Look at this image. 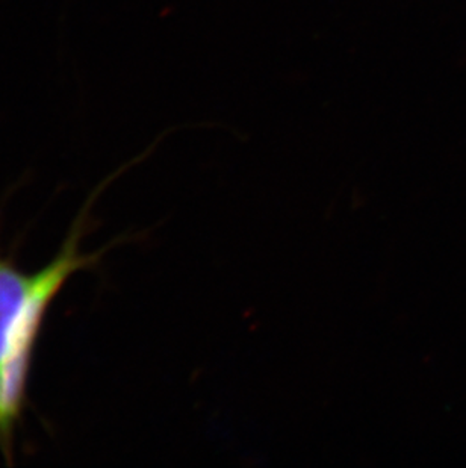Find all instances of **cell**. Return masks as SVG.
<instances>
[{"instance_id": "cell-1", "label": "cell", "mask_w": 466, "mask_h": 468, "mask_svg": "<svg viewBox=\"0 0 466 468\" xmlns=\"http://www.w3.org/2000/svg\"><path fill=\"white\" fill-rule=\"evenodd\" d=\"M84 221L82 212L59 253L37 273H25L0 253V452L8 461L26 408L32 356L48 305L76 271L101 258V252H80Z\"/></svg>"}]
</instances>
